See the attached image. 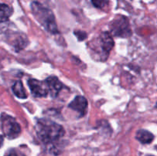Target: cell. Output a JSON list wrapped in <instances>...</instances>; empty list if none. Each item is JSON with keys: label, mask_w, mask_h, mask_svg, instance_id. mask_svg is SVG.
<instances>
[{"label": "cell", "mask_w": 157, "mask_h": 156, "mask_svg": "<svg viewBox=\"0 0 157 156\" xmlns=\"http://www.w3.org/2000/svg\"><path fill=\"white\" fill-rule=\"evenodd\" d=\"M35 131L38 139L44 144L53 143L64 135V129L61 125L48 119H39L35 125Z\"/></svg>", "instance_id": "cell-1"}, {"label": "cell", "mask_w": 157, "mask_h": 156, "mask_svg": "<svg viewBox=\"0 0 157 156\" xmlns=\"http://www.w3.org/2000/svg\"><path fill=\"white\" fill-rule=\"evenodd\" d=\"M31 9L37 21L46 31L52 34L58 33L55 15L51 9L38 2H32L31 4Z\"/></svg>", "instance_id": "cell-2"}, {"label": "cell", "mask_w": 157, "mask_h": 156, "mask_svg": "<svg viewBox=\"0 0 157 156\" xmlns=\"http://www.w3.org/2000/svg\"><path fill=\"white\" fill-rule=\"evenodd\" d=\"M109 27L110 32L113 36L128 38L132 35L129 20L125 16H118L115 18L110 22Z\"/></svg>", "instance_id": "cell-3"}, {"label": "cell", "mask_w": 157, "mask_h": 156, "mask_svg": "<svg viewBox=\"0 0 157 156\" xmlns=\"http://www.w3.org/2000/svg\"><path fill=\"white\" fill-rule=\"evenodd\" d=\"M2 130L6 138L14 139L21 133V127L17 121L9 115H3L2 117Z\"/></svg>", "instance_id": "cell-4"}, {"label": "cell", "mask_w": 157, "mask_h": 156, "mask_svg": "<svg viewBox=\"0 0 157 156\" xmlns=\"http://www.w3.org/2000/svg\"><path fill=\"white\" fill-rule=\"evenodd\" d=\"M99 45L102 50V59L106 60L114 46L113 37L109 32H104L100 35Z\"/></svg>", "instance_id": "cell-5"}, {"label": "cell", "mask_w": 157, "mask_h": 156, "mask_svg": "<svg viewBox=\"0 0 157 156\" xmlns=\"http://www.w3.org/2000/svg\"><path fill=\"white\" fill-rule=\"evenodd\" d=\"M28 85L32 95L35 97H44L48 93L45 83H42L38 80L29 79L28 81Z\"/></svg>", "instance_id": "cell-6"}, {"label": "cell", "mask_w": 157, "mask_h": 156, "mask_svg": "<svg viewBox=\"0 0 157 156\" xmlns=\"http://www.w3.org/2000/svg\"><path fill=\"white\" fill-rule=\"evenodd\" d=\"M87 100L82 96H77L69 104V107L75 111L78 112L81 116H84L87 111Z\"/></svg>", "instance_id": "cell-7"}, {"label": "cell", "mask_w": 157, "mask_h": 156, "mask_svg": "<svg viewBox=\"0 0 157 156\" xmlns=\"http://www.w3.org/2000/svg\"><path fill=\"white\" fill-rule=\"evenodd\" d=\"M46 86H47L48 90L52 96V97L55 98L61 89L63 88V84L56 76H48L44 81Z\"/></svg>", "instance_id": "cell-8"}, {"label": "cell", "mask_w": 157, "mask_h": 156, "mask_svg": "<svg viewBox=\"0 0 157 156\" xmlns=\"http://www.w3.org/2000/svg\"><path fill=\"white\" fill-rule=\"evenodd\" d=\"M136 139L139 141L140 143L150 144L154 139V135L150 132V131L146 129H140L136 132Z\"/></svg>", "instance_id": "cell-9"}, {"label": "cell", "mask_w": 157, "mask_h": 156, "mask_svg": "<svg viewBox=\"0 0 157 156\" xmlns=\"http://www.w3.org/2000/svg\"><path fill=\"white\" fill-rule=\"evenodd\" d=\"M12 91H13L14 94L19 99H26L27 98V93L25 90L22 83L20 80L16 81L15 83V84L12 87Z\"/></svg>", "instance_id": "cell-10"}, {"label": "cell", "mask_w": 157, "mask_h": 156, "mask_svg": "<svg viewBox=\"0 0 157 156\" xmlns=\"http://www.w3.org/2000/svg\"><path fill=\"white\" fill-rule=\"evenodd\" d=\"M12 9L6 4L0 3V19L7 20L12 15Z\"/></svg>", "instance_id": "cell-11"}, {"label": "cell", "mask_w": 157, "mask_h": 156, "mask_svg": "<svg viewBox=\"0 0 157 156\" xmlns=\"http://www.w3.org/2000/svg\"><path fill=\"white\" fill-rule=\"evenodd\" d=\"M91 2L95 7L100 9H104L109 5V0H91Z\"/></svg>", "instance_id": "cell-12"}, {"label": "cell", "mask_w": 157, "mask_h": 156, "mask_svg": "<svg viewBox=\"0 0 157 156\" xmlns=\"http://www.w3.org/2000/svg\"><path fill=\"white\" fill-rule=\"evenodd\" d=\"M75 34L76 35V36L78 37V39L80 41H82V40L85 39L87 38V34L84 32H82V31H78V32H75Z\"/></svg>", "instance_id": "cell-13"}, {"label": "cell", "mask_w": 157, "mask_h": 156, "mask_svg": "<svg viewBox=\"0 0 157 156\" xmlns=\"http://www.w3.org/2000/svg\"><path fill=\"white\" fill-rule=\"evenodd\" d=\"M6 156H25V155L24 154H21V153L16 152V151H12V152H11L10 154H8V155Z\"/></svg>", "instance_id": "cell-14"}, {"label": "cell", "mask_w": 157, "mask_h": 156, "mask_svg": "<svg viewBox=\"0 0 157 156\" xmlns=\"http://www.w3.org/2000/svg\"><path fill=\"white\" fill-rule=\"evenodd\" d=\"M3 141H4V139H3V137L2 136H0V148H1L2 145Z\"/></svg>", "instance_id": "cell-15"}, {"label": "cell", "mask_w": 157, "mask_h": 156, "mask_svg": "<svg viewBox=\"0 0 157 156\" xmlns=\"http://www.w3.org/2000/svg\"><path fill=\"white\" fill-rule=\"evenodd\" d=\"M155 108H156V109H157V102H156V106H155Z\"/></svg>", "instance_id": "cell-16"}, {"label": "cell", "mask_w": 157, "mask_h": 156, "mask_svg": "<svg viewBox=\"0 0 157 156\" xmlns=\"http://www.w3.org/2000/svg\"><path fill=\"white\" fill-rule=\"evenodd\" d=\"M147 156H153V155H151V154H148V155H147Z\"/></svg>", "instance_id": "cell-17"}, {"label": "cell", "mask_w": 157, "mask_h": 156, "mask_svg": "<svg viewBox=\"0 0 157 156\" xmlns=\"http://www.w3.org/2000/svg\"><path fill=\"white\" fill-rule=\"evenodd\" d=\"M156 149H157V148H156Z\"/></svg>", "instance_id": "cell-18"}]
</instances>
